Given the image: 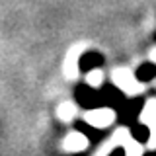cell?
Here are the masks:
<instances>
[{
  "instance_id": "cell-1",
  "label": "cell",
  "mask_w": 156,
  "mask_h": 156,
  "mask_svg": "<svg viewBox=\"0 0 156 156\" xmlns=\"http://www.w3.org/2000/svg\"><path fill=\"white\" fill-rule=\"evenodd\" d=\"M111 80L115 82V86H119L121 90H123L125 94H129V96H135V94H139V92L143 90L140 82L135 78V74L129 70V68H115V70L111 72Z\"/></svg>"
},
{
  "instance_id": "cell-2",
  "label": "cell",
  "mask_w": 156,
  "mask_h": 156,
  "mask_svg": "<svg viewBox=\"0 0 156 156\" xmlns=\"http://www.w3.org/2000/svg\"><path fill=\"white\" fill-rule=\"evenodd\" d=\"M84 49H86L84 43H76V45H72L66 51L65 62H62V70H65V74H66L68 80L78 78V61H80V55L84 53Z\"/></svg>"
},
{
  "instance_id": "cell-3",
  "label": "cell",
  "mask_w": 156,
  "mask_h": 156,
  "mask_svg": "<svg viewBox=\"0 0 156 156\" xmlns=\"http://www.w3.org/2000/svg\"><path fill=\"white\" fill-rule=\"evenodd\" d=\"M113 117H115V113L109 107H100V109H94L90 113H86V121L94 127H107L113 121Z\"/></svg>"
},
{
  "instance_id": "cell-4",
  "label": "cell",
  "mask_w": 156,
  "mask_h": 156,
  "mask_svg": "<svg viewBox=\"0 0 156 156\" xmlns=\"http://www.w3.org/2000/svg\"><path fill=\"white\" fill-rule=\"evenodd\" d=\"M65 148L66 150H70V152H76V150H82V148H86L88 146V139L82 133H70L65 139Z\"/></svg>"
},
{
  "instance_id": "cell-5",
  "label": "cell",
  "mask_w": 156,
  "mask_h": 156,
  "mask_svg": "<svg viewBox=\"0 0 156 156\" xmlns=\"http://www.w3.org/2000/svg\"><path fill=\"white\" fill-rule=\"evenodd\" d=\"M86 82H88V86L100 88L101 82H104V72H101L100 68H96V70H90V72L86 74Z\"/></svg>"
},
{
  "instance_id": "cell-6",
  "label": "cell",
  "mask_w": 156,
  "mask_h": 156,
  "mask_svg": "<svg viewBox=\"0 0 156 156\" xmlns=\"http://www.w3.org/2000/svg\"><path fill=\"white\" fill-rule=\"evenodd\" d=\"M74 115H76V107L72 104H61L58 105V117L62 121H70Z\"/></svg>"
},
{
  "instance_id": "cell-7",
  "label": "cell",
  "mask_w": 156,
  "mask_h": 156,
  "mask_svg": "<svg viewBox=\"0 0 156 156\" xmlns=\"http://www.w3.org/2000/svg\"><path fill=\"white\" fill-rule=\"evenodd\" d=\"M150 61L156 62V49H152V53H150Z\"/></svg>"
}]
</instances>
